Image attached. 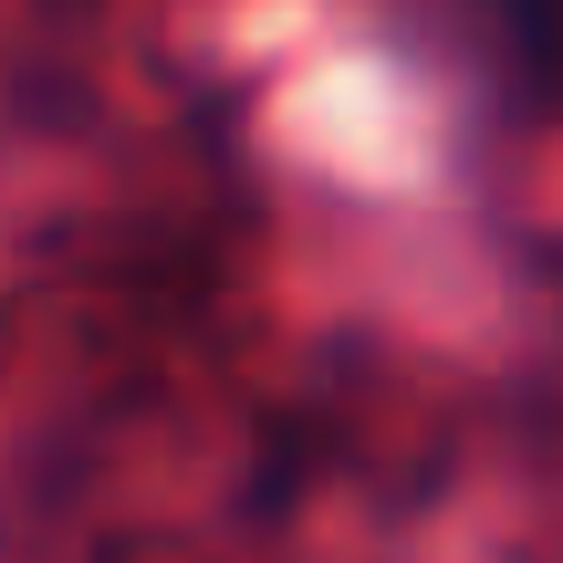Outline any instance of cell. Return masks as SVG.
Returning <instances> with one entry per match:
<instances>
[{"mask_svg":"<svg viewBox=\"0 0 563 563\" xmlns=\"http://www.w3.org/2000/svg\"><path fill=\"white\" fill-rule=\"evenodd\" d=\"M501 63L532 104L563 115V0H501Z\"/></svg>","mask_w":563,"mask_h":563,"instance_id":"6da1fadb","label":"cell"}]
</instances>
